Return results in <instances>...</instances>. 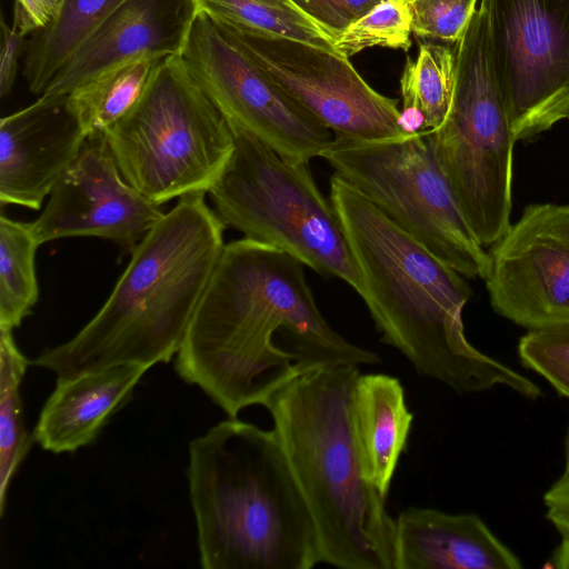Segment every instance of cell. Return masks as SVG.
Listing matches in <instances>:
<instances>
[{
    "mask_svg": "<svg viewBox=\"0 0 569 569\" xmlns=\"http://www.w3.org/2000/svg\"><path fill=\"white\" fill-rule=\"evenodd\" d=\"M305 267L295 256L248 238L224 244L174 369L229 418L264 407L302 375L381 362L378 353L331 328Z\"/></svg>",
    "mask_w": 569,
    "mask_h": 569,
    "instance_id": "1",
    "label": "cell"
},
{
    "mask_svg": "<svg viewBox=\"0 0 569 569\" xmlns=\"http://www.w3.org/2000/svg\"><path fill=\"white\" fill-rule=\"evenodd\" d=\"M330 201L362 277L359 296L382 342L418 375L459 395L501 386L528 400L542 396L532 380L468 341L462 311L471 290L463 276L337 174Z\"/></svg>",
    "mask_w": 569,
    "mask_h": 569,
    "instance_id": "2",
    "label": "cell"
},
{
    "mask_svg": "<svg viewBox=\"0 0 569 569\" xmlns=\"http://www.w3.org/2000/svg\"><path fill=\"white\" fill-rule=\"evenodd\" d=\"M224 227L204 193L179 198L133 249L96 316L32 363L68 379L118 365L169 362L221 256Z\"/></svg>",
    "mask_w": 569,
    "mask_h": 569,
    "instance_id": "3",
    "label": "cell"
},
{
    "mask_svg": "<svg viewBox=\"0 0 569 569\" xmlns=\"http://www.w3.org/2000/svg\"><path fill=\"white\" fill-rule=\"evenodd\" d=\"M203 569L321 563L309 508L273 430L229 418L189 443L187 468Z\"/></svg>",
    "mask_w": 569,
    "mask_h": 569,
    "instance_id": "4",
    "label": "cell"
},
{
    "mask_svg": "<svg viewBox=\"0 0 569 569\" xmlns=\"http://www.w3.org/2000/svg\"><path fill=\"white\" fill-rule=\"evenodd\" d=\"M358 366L302 375L264 408L317 531L321 563L397 569L396 519L367 478L352 421Z\"/></svg>",
    "mask_w": 569,
    "mask_h": 569,
    "instance_id": "5",
    "label": "cell"
},
{
    "mask_svg": "<svg viewBox=\"0 0 569 569\" xmlns=\"http://www.w3.org/2000/svg\"><path fill=\"white\" fill-rule=\"evenodd\" d=\"M229 124L233 150L208 191L220 220L244 238L295 256L321 276L345 281L360 295V270L309 162L287 160L247 130Z\"/></svg>",
    "mask_w": 569,
    "mask_h": 569,
    "instance_id": "6",
    "label": "cell"
},
{
    "mask_svg": "<svg viewBox=\"0 0 569 569\" xmlns=\"http://www.w3.org/2000/svg\"><path fill=\"white\" fill-rule=\"evenodd\" d=\"M104 134L123 178L160 206L208 192L234 144L180 54L158 62L139 100Z\"/></svg>",
    "mask_w": 569,
    "mask_h": 569,
    "instance_id": "7",
    "label": "cell"
},
{
    "mask_svg": "<svg viewBox=\"0 0 569 569\" xmlns=\"http://www.w3.org/2000/svg\"><path fill=\"white\" fill-rule=\"evenodd\" d=\"M455 53L449 113L427 136L472 233L482 247H491L510 226L516 140L493 71L488 12L481 2Z\"/></svg>",
    "mask_w": 569,
    "mask_h": 569,
    "instance_id": "8",
    "label": "cell"
},
{
    "mask_svg": "<svg viewBox=\"0 0 569 569\" xmlns=\"http://www.w3.org/2000/svg\"><path fill=\"white\" fill-rule=\"evenodd\" d=\"M321 158L335 174L461 276L485 280L488 251L472 233L427 132L391 140L333 134Z\"/></svg>",
    "mask_w": 569,
    "mask_h": 569,
    "instance_id": "9",
    "label": "cell"
},
{
    "mask_svg": "<svg viewBox=\"0 0 569 569\" xmlns=\"http://www.w3.org/2000/svg\"><path fill=\"white\" fill-rule=\"evenodd\" d=\"M513 139L530 140L569 106V0H481Z\"/></svg>",
    "mask_w": 569,
    "mask_h": 569,
    "instance_id": "10",
    "label": "cell"
},
{
    "mask_svg": "<svg viewBox=\"0 0 569 569\" xmlns=\"http://www.w3.org/2000/svg\"><path fill=\"white\" fill-rule=\"evenodd\" d=\"M187 71L224 116L291 161L321 157L332 140L214 21L198 13L181 52Z\"/></svg>",
    "mask_w": 569,
    "mask_h": 569,
    "instance_id": "11",
    "label": "cell"
},
{
    "mask_svg": "<svg viewBox=\"0 0 569 569\" xmlns=\"http://www.w3.org/2000/svg\"><path fill=\"white\" fill-rule=\"evenodd\" d=\"M221 28L290 99L335 136L391 140L409 134L401 124L398 101L372 89L341 54L292 39Z\"/></svg>",
    "mask_w": 569,
    "mask_h": 569,
    "instance_id": "12",
    "label": "cell"
},
{
    "mask_svg": "<svg viewBox=\"0 0 569 569\" xmlns=\"http://www.w3.org/2000/svg\"><path fill=\"white\" fill-rule=\"evenodd\" d=\"M492 309L528 329L569 326V203H531L488 251Z\"/></svg>",
    "mask_w": 569,
    "mask_h": 569,
    "instance_id": "13",
    "label": "cell"
},
{
    "mask_svg": "<svg viewBox=\"0 0 569 569\" xmlns=\"http://www.w3.org/2000/svg\"><path fill=\"white\" fill-rule=\"evenodd\" d=\"M121 174L104 132L87 136L30 228L39 244L69 237H98L132 252L163 217Z\"/></svg>",
    "mask_w": 569,
    "mask_h": 569,
    "instance_id": "14",
    "label": "cell"
},
{
    "mask_svg": "<svg viewBox=\"0 0 569 569\" xmlns=\"http://www.w3.org/2000/svg\"><path fill=\"white\" fill-rule=\"evenodd\" d=\"M88 133L68 94H42L0 120V201L39 209Z\"/></svg>",
    "mask_w": 569,
    "mask_h": 569,
    "instance_id": "15",
    "label": "cell"
},
{
    "mask_svg": "<svg viewBox=\"0 0 569 569\" xmlns=\"http://www.w3.org/2000/svg\"><path fill=\"white\" fill-rule=\"evenodd\" d=\"M197 14L194 0H127L61 66L42 94H69L129 61L181 54Z\"/></svg>",
    "mask_w": 569,
    "mask_h": 569,
    "instance_id": "16",
    "label": "cell"
},
{
    "mask_svg": "<svg viewBox=\"0 0 569 569\" xmlns=\"http://www.w3.org/2000/svg\"><path fill=\"white\" fill-rule=\"evenodd\" d=\"M397 569H520L476 513L409 507L396 518Z\"/></svg>",
    "mask_w": 569,
    "mask_h": 569,
    "instance_id": "17",
    "label": "cell"
},
{
    "mask_svg": "<svg viewBox=\"0 0 569 569\" xmlns=\"http://www.w3.org/2000/svg\"><path fill=\"white\" fill-rule=\"evenodd\" d=\"M149 369L127 363L57 379L34 427L33 440L53 453L73 452L92 443Z\"/></svg>",
    "mask_w": 569,
    "mask_h": 569,
    "instance_id": "18",
    "label": "cell"
},
{
    "mask_svg": "<svg viewBox=\"0 0 569 569\" xmlns=\"http://www.w3.org/2000/svg\"><path fill=\"white\" fill-rule=\"evenodd\" d=\"M351 408L365 473L387 498L413 420L403 387L398 378L389 375L360 373Z\"/></svg>",
    "mask_w": 569,
    "mask_h": 569,
    "instance_id": "19",
    "label": "cell"
},
{
    "mask_svg": "<svg viewBox=\"0 0 569 569\" xmlns=\"http://www.w3.org/2000/svg\"><path fill=\"white\" fill-rule=\"evenodd\" d=\"M127 0H63L53 20L33 31L22 60L28 89L41 96L72 53Z\"/></svg>",
    "mask_w": 569,
    "mask_h": 569,
    "instance_id": "20",
    "label": "cell"
},
{
    "mask_svg": "<svg viewBox=\"0 0 569 569\" xmlns=\"http://www.w3.org/2000/svg\"><path fill=\"white\" fill-rule=\"evenodd\" d=\"M455 83V50L443 44H420L417 59L407 58L400 78L403 129L416 133L439 128L449 113Z\"/></svg>",
    "mask_w": 569,
    "mask_h": 569,
    "instance_id": "21",
    "label": "cell"
},
{
    "mask_svg": "<svg viewBox=\"0 0 569 569\" xmlns=\"http://www.w3.org/2000/svg\"><path fill=\"white\" fill-rule=\"evenodd\" d=\"M194 2L198 13L207 16L227 29L292 39L338 53L335 42L290 0H194Z\"/></svg>",
    "mask_w": 569,
    "mask_h": 569,
    "instance_id": "22",
    "label": "cell"
},
{
    "mask_svg": "<svg viewBox=\"0 0 569 569\" xmlns=\"http://www.w3.org/2000/svg\"><path fill=\"white\" fill-rule=\"evenodd\" d=\"M159 61H129L103 72L68 94L88 134L104 132L136 104Z\"/></svg>",
    "mask_w": 569,
    "mask_h": 569,
    "instance_id": "23",
    "label": "cell"
},
{
    "mask_svg": "<svg viewBox=\"0 0 569 569\" xmlns=\"http://www.w3.org/2000/svg\"><path fill=\"white\" fill-rule=\"evenodd\" d=\"M28 359L17 347L12 330L0 329V516L6 510L11 480L29 451L31 440L22 411L20 387Z\"/></svg>",
    "mask_w": 569,
    "mask_h": 569,
    "instance_id": "24",
    "label": "cell"
},
{
    "mask_svg": "<svg viewBox=\"0 0 569 569\" xmlns=\"http://www.w3.org/2000/svg\"><path fill=\"white\" fill-rule=\"evenodd\" d=\"M39 246L30 223L0 217V329L19 327L38 300Z\"/></svg>",
    "mask_w": 569,
    "mask_h": 569,
    "instance_id": "25",
    "label": "cell"
},
{
    "mask_svg": "<svg viewBox=\"0 0 569 569\" xmlns=\"http://www.w3.org/2000/svg\"><path fill=\"white\" fill-rule=\"evenodd\" d=\"M411 33L408 0H385L352 23L335 41V47L347 59L373 47L407 51Z\"/></svg>",
    "mask_w": 569,
    "mask_h": 569,
    "instance_id": "26",
    "label": "cell"
},
{
    "mask_svg": "<svg viewBox=\"0 0 569 569\" xmlns=\"http://www.w3.org/2000/svg\"><path fill=\"white\" fill-rule=\"evenodd\" d=\"M521 363L569 399V326L528 331L518 343Z\"/></svg>",
    "mask_w": 569,
    "mask_h": 569,
    "instance_id": "27",
    "label": "cell"
},
{
    "mask_svg": "<svg viewBox=\"0 0 569 569\" xmlns=\"http://www.w3.org/2000/svg\"><path fill=\"white\" fill-rule=\"evenodd\" d=\"M477 0H408L411 31L419 38L457 43L475 13Z\"/></svg>",
    "mask_w": 569,
    "mask_h": 569,
    "instance_id": "28",
    "label": "cell"
},
{
    "mask_svg": "<svg viewBox=\"0 0 569 569\" xmlns=\"http://www.w3.org/2000/svg\"><path fill=\"white\" fill-rule=\"evenodd\" d=\"M333 42L357 20L385 0H290Z\"/></svg>",
    "mask_w": 569,
    "mask_h": 569,
    "instance_id": "29",
    "label": "cell"
},
{
    "mask_svg": "<svg viewBox=\"0 0 569 569\" xmlns=\"http://www.w3.org/2000/svg\"><path fill=\"white\" fill-rule=\"evenodd\" d=\"M31 34L21 14L13 9L12 23L1 17V51H0V96L10 94L19 70V62L24 57L28 38Z\"/></svg>",
    "mask_w": 569,
    "mask_h": 569,
    "instance_id": "30",
    "label": "cell"
},
{
    "mask_svg": "<svg viewBox=\"0 0 569 569\" xmlns=\"http://www.w3.org/2000/svg\"><path fill=\"white\" fill-rule=\"evenodd\" d=\"M63 0H14L17 10L32 33L47 27L56 17Z\"/></svg>",
    "mask_w": 569,
    "mask_h": 569,
    "instance_id": "31",
    "label": "cell"
},
{
    "mask_svg": "<svg viewBox=\"0 0 569 569\" xmlns=\"http://www.w3.org/2000/svg\"><path fill=\"white\" fill-rule=\"evenodd\" d=\"M569 498V427L565 439V467L560 477L543 496L545 505Z\"/></svg>",
    "mask_w": 569,
    "mask_h": 569,
    "instance_id": "32",
    "label": "cell"
},
{
    "mask_svg": "<svg viewBox=\"0 0 569 569\" xmlns=\"http://www.w3.org/2000/svg\"><path fill=\"white\" fill-rule=\"evenodd\" d=\"M546 518L561 536H569V498L546 505Z\"/></svg>",
    "mask_w": 569,
    "mask_h": 569,
    "instance_id": "33",
    "label": "cell"
},
{
    "mask_svg": "<svg viewBox=\"0 0 569 569\" xmlns=\"http://www.w3.org/2000/svg\"><path fill=\"white\" fill-rule=\"evenodd\" d=\"M550 566L558 569H569V536H561V541L551 556Z\"/></svg>",
    "mask_w": 569,
    "mask_h": 569,
    "instance_id": "34",
    "label": "cell"
},
{
    "mask_svg": "<svg viewBox=\"0 0 569 569\" xmlns=\"http://www.w3.org/2000/svg\"><path fill=\"white\" fill-rule=\"evenodd\" d=\"M565 119H568V120H569V106H568V108H567V110H566V112H565Z\"/></svg>",
    "mask_w": 569,
    "mask_h": 569,
    "instance_id": "35",
    "label": "cell"
}]
</instances>
